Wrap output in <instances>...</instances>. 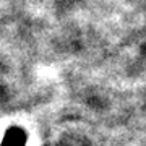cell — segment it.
Segmentation results:
<instances>
[{
    "label": "cell",
    "mask_w": 146,
    "mask_h": 146,
    "mask_svg": "<svg viewBox=\"0 0 146 146\" xmlns=\"http://www.w3.org/2000/svg\"><path fill=\"white\" fill-rule=\"evenodd\" d=\"M28 145V131L23 127H10L3 133L0 146H26Z\"/></svg>",
    "instance_id": "cell-1"
}]
</instances>
